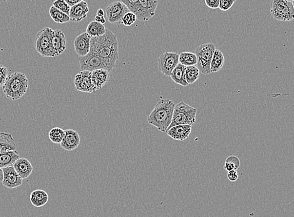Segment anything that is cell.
<instances>
[{
	"label": "cell",
	"mask_w": 294,
	"mask_h": 217,
	"mask_svg": "<svg viewBox=\"0 0 294 217\" xmlns=\"http://www.w3.org/2000/svg\"><path fill=\"white\" fill-rule=\"evenodd\" d=\"M90 52L104 60L113 70L119 56L117 36L107 29L104 36L92 37Z\"/></svg>",
	"instance_id": "obj_1"
},
{
	"label": "cell",
	"mask_w": 294,
	"mask_h": 217,
	"mask_svg": "<svg viewBox=\"0 0 294 217\" xmlns=\"http://www.w3.org/2000/svg\"><path fill=\"white\" fill-rule=\"evenodd\" d=\"M175 104L169 99H161L148 116V122L162 133H166L172 120Z\"/></svg>",
	"instance_id": "obj_2"
},
{
	"label": "cell",
	"mask_w": 294,
	"mask_h": 217,
	"mask_svg": "<svg viewBox=\"0 0 294 217\" xmlns=\"http://www.w3.org/2000/svg\"><path fill=\"white\" fill-rule=\"evenodd\" d=\"M28 86L29 80L25 74L15 72L8 75L2 88L6 98L12 100H17L25 95Z\"/></svg>",
	"instance_id": "obj_3"
},
{
	"label": "cell",
	"mask_w": 294,
	"mask_h": 217,
	"mask_svg": "<svg viewBox=\"0 0 294 217\" xmlns=\"http://www.w3.org/2000/svg\"><path fill=\"white\" fill-rule=\"evenodd\" d=\"M197 109L189 106L185 102H181L175 106L172 120L168 129L177 125H190L196 122Z\"/></svg>",
	"instance_id": "obj_4"
},
{
	"label": "cell",
	"mask_w": 294,
	"mask_h": 217,
	"mask_svg": "<svg viewBox=\"0 0 294 217\" xmlns=\"http://www.w3.org/2000/svg\"><path fill=\"white\" fill-rule=\"evenodd\" d=\"M53 32L52 28L46 27L37 33L35 37V50L43 58H56L52 47Z\"/></svg>",
	"instance_id": "obj_5"
},
{
	"label": "cell",
	"mask_w": 294,
	"mask_h": 217,
	"mask_svg": "<svg viewBox=\"0 0 294 217\" xmlns=\"http://www.w3.org/2000/svg\"><path fill=\"white\" fill-rule=\"evenodd\" d=\"M270 12L276 20L292 21L294 19L293 2L285 0H272L270 5Z\"/></svg>",
	"instance_id": "obj_6"
},
{
	"label": "cell",
	"mask_w": 294,
	"mask_h": 217,
	"mask_svg": "<svg viewBox=\"0 0 294 217\" xmlns=\"http://www.w3.org/2000/svg\"><path fill=\"white\" fill-rule=\"evenodd\" d=\"M216 47L213 43H204L197 47L195 54L197 58L196 66L204 75L211 74V61Z\"/></svg>",
	"instance_id": "obj_7"
},
{
	"label": "cell",
	"mask_w": 294,
	"mask_h": 217,
	"mask_svg": "<svg viewBox=\"0 0 294 217\" xmlns=\"http://www.w3.org/2000/svg\"><path fill=\"white\" fill-rule=\"evenodd\" d=\"M79 64L82 71L93 72L98 69H105L109 72L112 71L111 68L102 59L90 52L85 56L79 57Z\"/></svg>",
	"instance_id": "obj_8"
},
{
	"label": "cell",
	"mask_w": 294,
	"mask_h": 217,
	"mask_svg": "<svg viewBox=\"0 0 294 217\" xmlns=\"http://www.w3.org/2000/svg\"><path fill=\"white\" fill-rule=\"evenodd\" d=\"M158 6L157 0H138L135 14L137 20L148 21L155 17Z\"/></svg>",
	"instance_id": "obj_9"
},
{
	"label": "cell",
	"mask_w": 294,
	"mask_h": 217,
	"mask_svg": "<svg viewBox=\"0 0 294 217\" xmlns=\"http://www.w3.org/2000/svg\"><path fill=\"white\" fill-rule=\"evenodd\" d=\"M179 63V54L175 52H165L157 59L158 68L162 74L170 77L171 72Z\"/></svg>",
	"instance_id": "obj_10"
},
{
	"label": "cell",
	"mask_w": 294,
	"mask_h": 217,
	"mask_svg": "<svg viewBox=\"0 0 294 217\" xmlns=\"http://www.w3.org/2000/svg\"><path fill=\"white\" fill-rule=\"evenodd\" d=\"M128 8L121 1H116L110 4L105 9L107 19L109 22L113 25L121 24L124 15L129 12Z\"/></svg>",
	"instance_id": "obj_11"
},
{
	"label": "cell",
	"mask_w": 294,
	"mask_h": 217,
	"mask_svg": "<svg viewBox=\"0 0 294 217\" xmlns=\"http://www.w3.org/2000/svg\"><path fill=\"white\" fill-rule=\"evenodd\" d=\"M74 85L78 91L93 93L96 91L92 82V72L87 71L79 72L74 78Z\"/></svg>",
	"instance_id": "obj_12"
},
{
	"label": "cell",
	"mask_w": 294,
	"mask_h": 217,
	"mask_svg": "<svg viewBox=\"0 0 294 217\" xmlns=\"http://www.w3.org/2000/svg\"><path fill=\"white\" fill-rule=\"evenodd\" d=\"M3 180L2 185L9 189L20 187L23 184V179L18 174L13 166L2 169Z\"/></svg>",
	"instance_id": "obj_13"
},
{
	"label": "cell",
	"mask_w": 294,
	"mask_h": 217,
	"mask_svg": "<svg viewBox=\"0 0 294 217\" xmlns=\"http://www.w3.org/2000/svg\"><path fill=\"white\" fill-rule=\"evenodd\" d=\"M80 143V137L78 131L72 129L65 130L64 137L60 144L63 150L68 151H74L78 148Z\"/></svg>",
	"instance_id": "obj_14"
},
{
	"label": "cell",
	"mask_w": 294,
	"mask_h": 217,
	"mask_svg": "<svg viewBox=\"0 0 294 217\" xmlns=\"http://www.w3.org/2000/svg\"><path fill=\"white\" fill-rule=\"evenodd\" d=\"M91 37L87 32L82 33L75 39V51L79 57L86 56L91 50Z\"/></svg>",
	"instance_id": "obj_15"
},
{
	"label": "cell",
	"mask_w": 294,
	"mask_h": 217,
	"mask_svg": "<svg viewBox=\"0 0 294 217\" xmlns=\"http://www.w3.org/2000/svg\"><path fill=\"white\" fill-rule=\"evenodd\" d=\"M89 11V6L85 1L72 6L69 15L70 20L73 22H80L86 19Z\"/></svg>",
	"instance_id": "obj_16"
},
{
	"label": "cell",
	"mask_w": 294,
	"mask_h": 217,
	"mask_svg": "<svg viewBox=\"0 0 294 217\" xmlns=\"http://www.w3.org/2000/svg\"><path fill=\"white\" fill-rule=\"evenodd\" d=\"M52 47L55 56H60L67 49V39L61 30H56L53 32Z\"/></svg>",
	"instance_id": "obj_17"
},
{
	"label": "cell",
	"mask_w": 294,
	"mask_h": 217,
	"mask_svg": "<svg viewBox=\"0 0 294 217\" xmlns=\"http://www.w3.org/2000/svg\"><path fill=\"white\" fill-rule=\"evenodd\" d=\"M192 130L190 125H177L168 129L166 133L173 139L184 141L190 137Z\"/></svg>",
	"instance_id": "obj_18"
},
{
	"label": "cell",
	"mask_w": 294,
	"mask_h": 217,
	"mask_svg": "<svg viewBox=\"0 0 294 217\" xmlns=\"http://www.w3.org/2000/svg\"><path fill=\"white\" fill-rule=\"evenodd\" d=\"M110 72L107 70L100 69L92 72V82L96 91L102 89L105 84L109 82L110 79Z\"/></svg>",
	"instance_id": "obj_19"
},
{
	"label": "cell",
	"mask_w": 294,
	"mask_h": 217,
	"mask_svg": "<svg viewBox=\"0 0 294 217\" xmlns=\"http://www.w3.org/2000/svg\"><path fill=\"white\" fill-rule=\"evenodd\" d=\"M13 166L23 179L29 177L34 170L32 164L25 158H19Z\"/></svg>",
	"instance_id": "obj_20"
},
{
	"label": "cell",
	"mask_w": 294,
	"mask_h": 217,
	"mask_svg": "<svg viewBox=\"0 0 294 217\" xmlns=\"http://www.w3.org/2000/svg\"><path fill=\"white\" fill-rule=\"evenodd\" d=\"M19 158V153L16 150L0 153V168L13 166Z\"/></svg>",
	"instance_id": "obj_21"
},
{
	"label": "cell",
	"mask_w": 294,
	"mask_h": 217,
	"mask_svg": "<svg viewBox=\"0 0 294 217\" xmlns=\"http://www.w3.org/2000/svg\"><path fill=\"white\" fill-rule=\"evenodd\" d=\"M48 195L43 190H36L31 193L30 199L31 203L35 207H41L45 205L48 201Z\"/></svg>",
	"instance_id": "obj_22"
},
{
	"label": "cell",
	"mask_w": 294,
	"mask_h": 217,
	"mask_svg": "<svg viewBox=\"0 0 294 217\" xmlns=\"http://www.w3.org/2000/svg\"><path fill=\"white\" fill-rule=\"evenodd\" d=\"M186 67L179 63L177 66L173 69L170 76L171 79L174 81L176 84L183 87H186L188 85L185 78Z\"/></svg>",
	"instance_id": "obj_23"
},
{
	"label": "cell",
	"mask_w": 294,
	"mask_h": 217,
	"mask_svg": "<svg viewBox=\"0 0 294 217\" xmlns=\"http://www.w3.org/2000/svg\"><path fill=\"white\" fill-rule=\"evenodd\" d=\"M17 144L10 133H0V153L16 150Z\"/></svg>",
	"instance_id": "obj_24"
},
{
	"label": "cell",
	"mask_w": 294,
	"mask_h": 217,
	"mask_svg": "<svg viewBox=\"0 0 294 217\" xmlns=\"http://www.w3.org/2000/svg\"><path fill=\"white\" fill-rule=\"evenodd\" d=\"M224 63H225V58H224L223 52L221 50L215 49L212 61H211V73H216V72L220 71L223 67Z\"/></svg>",
	"instance_id": "obj_25"
},
{
	"label": "cell",
	"mask_w": 294,
	"mask_h": 217,
	"mask_svg": "<svg viewBox=\"0 0 294 217\" xmlns=\"http://www.w3.org/2000/svg\"><path fill=\"white\" fill-rule=\"evenodd\" d=\"M107 28L104 25L97 22L96 21H91L87 28L86 32L90 36L97 37L104 36L106 32Z\"/></svg>",
	"instance_id": "obj_26"
},
{
	"label": "cell",
	"mask_w": 294,
	"mask_h": 217,
	"mask_svg": "<svg viewBox=\"0 0 294 217\" xmlns=\"http://www.w3.org/2000/svg\"><path fill=\"white\" fill-rule=\"evenodd\" d=\"M49 14L53 20L57 23L63 24L69 22L70 21L69 15L57 9L54 6L50 7Z\"/></svg>",
	"instance_id": "obj_27"
},
{
	"label": "cell",
	"mask_w": 294,
	"mask_h": 217,
	"mask_svg": "<svg viewBox=\"0 0 294 217\" xmlns=\"http://www.w3.org/2000/svg\"><path fill=\"white\" fill-rule=\"evenodd\" d=\"M179 63L185 67L196 65V55L192 52H184L179 55Z\"/></svg>",
	"instance_id": "obj_28"
},
{
	"label": "cell",
	"mask_w": 294,
	"mask_h": 217,
	"mask_svg": "<svg viewBox=\"0 0 294 217\" xmlns=\"http://www.w3.org/2000/svg\"><path fill=\"white\" fill-rule=\"evenodd\" d=\"M199 72L196 65L186 67L185 78L188 85L194 84L198 79Z\"/></svg>",
	"instance_id": "obj_29"
},
{
	"label": "cell",
	"mask_w": 294,
	"mask_h": 217,
	"mask_svg": "<svg viewBox=\"0 0 294 217\" xmlns=\"http://www.w3.org/2000/svg\"><path fill=\"white\" fill-rule=\"evenodd\" d=\"M65 135V130L60 128H54L48 133L49 139L55 144H60Z\"/></svg>",
	"instance_id": "obj_30"
},
{
	"label": "cell",
	"mask_w": 294,
	"mask_h": 217,
	"mask_svg": "<svg viewBox=\"0 0 294 217\" xmlns=\"http://www.w3.org/2000/svg\"><path fill=\"white\" fill-rule=\"evenodd\" d=\"M52 6L64 14L69 15L70 6L66 3L65 0H55L53 1Z\"/></svg>",
	"instance_id": "obj_31"
},
{
	"label": "cell",
	"mask_w": 294,
	"mask_h": 217,
	"mask_svg": "<svg viewBox=\"0 0 294 217\" xmlns=\"http://www.w3.org/2000/svg\"><path fill=\"white\" fill-rule=\"evenodd\" d=\"M136 20H137L136 15L133 12H129L123 17L121 24L126 26V27H129V26L133 25Z\"/></svg>",
	"instance_id": "obj_32"
},
{
	"label": "cell",
	"mask_w": 294,
	"mask_h": 217,
	"mask_svg": "<svg viewBox=\"0 0 294 217\" xmlns=\"http://www.w3.org/2000/svg\"><path fill=\"white\" fill-rule=\"evenodd\" d=\"M236 0H219V8L221 11L230 10L236 3Z\"/></svg>",
	"instance_id": "obj_33"
},
{
	"label": "cell",
	"mask_w": 294,
	"mask_h": 217,
	"mask_svg": "<svg viewBox=\"0 0 294 217\" xmlns=\"http://www.w3.org/2000/svg\"><path fill=\"white\" fill-rule=\"evenodd\" d=\"M120 1H121L123 4L126 6L129 12L135 14L136 8H137L138 0H120Z\"/></svg>",
	"instance_id": "obj_34"
},
{
	"label": "cell",
	"mask_w": 294,
	"mask_h": 217,
	"mask_svg": "<svg viewBox=\"0 0 294 217\" xmlns=\"http://www.w3.org/2000/svg\"><path fill=\"white\" fill-rule=\"evenodd\" d=\"M9 71L7 67L0 65V87L3 86L4 82L9 75Z\"/></svg>",
	"instance_id": "obj_35"
},
{
	"label": "cell",
	"mask_w": 294,
	"mask_h": 217,
	"mask_svg": "<svg viewBox=\"0 0 294 217\" xmlns=\"http://www.w3.org/2000/svg\"><path fill=\"white\" fill-rule=\"evenodd\" d=\"M206 5L211 9H217L219 8V0H205Z\"/></svg>",
	"instance_id": "obj_36"
},
{
	"label": "cell",
	"mask_w": 294,
	"mask_h": 217,
	"mask_svg": "<svg viewBox=\"0 0 294 217\" xmlns=\"http://www.w3.org/2000/svg\"><path fill=\"white\" fill-rule=\"evenodd\" d=\"M226 162H231L233 164H235V166L236 170H238L239 167L240 166V159H238V158L235 157V156H230V157H228L227 159H226Z\"/></svg>",
	"instance_id": "obj_37"
},
{
	"label": "cell",
	"mask_w": 294,
	"mask_h": 217,
	"mask_svg": "<svg viewBox=\"0 0 294 217\" xmlns=\"http://www.w3.org/2000/svg\"><path fill=\"white\" fill-rule=\"evenodd\" d=\"M227 177L231 181H236L238 179V175L236 170H232L228 172Z\"/></svg>",
	"instance_id": "obj_38"
},
{
	"label": "cell",
	"mask_w": 294,
	"mask_h": 217,
	"mask_svg": "<svg viewBox=\"0 0 294 217\" xmlns=\"http://www.w3.org/2000/svg\"><path fill=\"white\" fill-rule=\"evenodd\" d=\"M224 168H225L227 172H230V171L232 170H236L235 166L234 164L231 163V162L225 161V163L224 164Z\"/></svg>",
	"instance_id": "obj_39"
},
{
	"label": "cell",
	"mask_w": 294,
	"mask_h": 217,
	"mask_svg": "<svg viewBox=\"0 0 294 217\" xmlns=\"http://www.w3.org/2000/svg\"><path fill=\"white\" fill-rule=\"evenodd\" d=\"M65 1L70 7H72V6L77 5V4L80 3V2H82L83 0H65Z\"/></svg>",
	"instance_id": "obj_40"
},
{
	"label": "cell",
	"mask_w": 294,
	"mask_h": 217,
	"mask_svg": "<svg viewBox=\"0 0 294 217\" xmlns=\"http://www.w3.org/2000/svg\"><path fill=\"white\" fill-rule=\"evenodd\" d=\"M95 21H97V22L103 24V25H104V23L106 22V20L104 19V17H100L98 16V15H96L95 17Z\"/></svg>",
	"instance_id": "obj_41"
},
{
	"label": "cell",
	"mask_w": 294,
	"mask_h": 217,
	"mask_svg": "<svg viewBox=\"0 0 294 217\" xmlns=\"http://www.w3.org/2000/svg\"><path fill=\"white\" fill-rule=\"evenodd\" d=\"M105 15L104 11L102 9V8H99L98 10V12H97V15L100 17H104Z\"/></svg>",
	"instance_id": "obj_42"
},
{
	"label": "cell",
	"mask_w": 294,
	"mask_h": 217,
	"mask_svg": "<svg viewBox=\"0 0 294 217\" xmlns=\"http://www.w3.org/2000/svg\"><path fill=\"white\" fill-rule=\"evenodd\" d=\"M2 180H3V171L0 168V182H2Z\"/></svg>",
	"instance_id": "obj_43"
},
{
	"label": "cell",
	"mask_w": 294,
	"mask_h": 217,
	"mask_svg": "<svg viewBox=\"0 0 294 217\" xmlns=\"http://www.w3.org/2000/svg\"><path fill=\"white\" fill-rule=\"evenodd\" d=\"M285 1H288L291 2H294V0H285Z\"/></svg>",
	"instance_id": "obj_44"
}]
</instances>
